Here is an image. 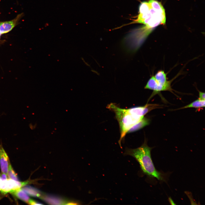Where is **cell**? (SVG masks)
I'll list each match as a JSON object with an SVG mask.
<instances>
[{"label": "cell", "instance_id": "21", "mask_svg": "<svg viewBox=\"0 0 205 205\" xmlns=\"http://www.w3.org/2000/svg\"><path fill=\"white\" fill-rule=\"evenodd\" d=\"M1 34H1V32H0V37H1Z\"/></svg>", "mask_w": 205, "mask_h": 205}, {"label": "cell", "instance_id": "7", "mask_svg": "<svg viewBox=\"0 0 205 205\" xmlns=\"http://www.w3.org/2000/svg\"><path fill=\"white\" fill-rule=\"evenodd\" d=\"M29 183L28 181L24 182H20L10 179L7 180V185L9 190V193H11L13 191L21 188L24 186Z\"/></svg>", "mask_w": 205, "mask_h": 205}, {"label": "cell", "instance_id": "13", "mask_svg": "<svg viewBox=\"0 0 205 205\" xmlns=\"http://www.w3.org/2000/svg\"><path fill=\"white\" fill-rule=\"evenodd\" d=\"M205 105V100H202L198 99L189 104L181 107L179 109H181L190 108H199L204 107Z\"/></svg>", "mask_w": 205, "mask_h": 205}, {"label": "cell", "instance_id": "20", "mask_svg": "<svg viewBox=\"0 0 205 205\" xmlns=\"http://www.w3.org/2000/svg\"><path fill=\"white\" fill-rule=\"evenodd\" d=\"M1 174H0V191L1 190Z\"/></svg>", "mask_w": 205, "mask_h": 205}, {"label": "cell", "instance_id": "19", "mask_svg": "<svg viewBox=\"0 0 205 205\" xmlns=\"http://www.w3.org/2000/svg\"><path fill=\"white\" fill-rule=\"evenodd\" d=\"M169 202L171 204L174 205L175 204L171 197H169L168 198Z\"/></svg>", "mask_w": 205, "mask_h": 205}, {"label": "cell", "instance_id": "5", "mask_svg": "<svg viewBox=\"0 0 205 205\" xmlns=\"http://www.w3.org/2000/svg\"><path fill=\"white\" fill-rule=\"evenodd\" d=\"M10 164L9 157L2 144L0 143V166L2 173L7 175Z\"/></svg>", "mask_w": 205, "mask_h": 205}, {"label": "cell", "instance_id": "17", "mask_svg": "<svg viewBox=\"0 0 205 205\" xmlns=\"http://www.w3.org/2000/svg\"><path fill=\"white\" fill-rule=\"evenodd\" d=\"M1 177L2 181L6 180L8 179L7 175L4 173H2L1 174Z\"/></svg>", "mask_w": 205, "mask_h": 205}, {"label": "cell", "instance_id": "10", "mask_svg": "<svg viewBox=\"0 0 205 205\" xmlns=\"http://www.w3.org/2000/svg\"><path fill=\"white\" fill-rule=\"evenodd\" d=\"M149 122L148 119L144 117L140 121L133 126L129 130L128 133L134 132L148 125L149 123Z\"/></svg>", "mask_w": 205, "mask_h": 205}, {"label": "cell", "instance_id": "2", "mask_svg": "<svg viewBox=\"0 0 205 205\" xmlns=\"http://www.w3.org/2000/svg\"><path fill=\"white\" fill-rule=\"evenodd\" d=\"M107 108L114 112L118 122L120 132V138L118 142L122 148L121 142L128 131L144 117H139L132 115L128 112L127 109L121 108L113 103L108 105Z\"/></svg>", "mask_w": 205, "mask_h": 205}, {"label": "cell", "instance_id": "11", "mask_svg": "<svg viewBox=\"0 0 205 205\" xmlns=\"http://www.w3.org/2000/svg\"><path fill=\"white\" fill-rule=\"evenodd\" d=\"M148 2L154 9L163 15H165L164 9L161 2L156 0H149Z\"/></svg>", "mask_w": 205, "mask_h": 205}, {"label": "cell", "instance_id": "4", "mask_svg": "<svg viewBox=\"0 0 205 205\" xmlns=\"http://www.w3.org/2000/svg\"><path fill=\"white\" fill-rule=\"evenodd\" d=\"M159 105L153 104H148L144 106L132 107L127 109L129 113L133 115L139 117H143L151 110L156 108Z\"/></svg>", "mask_w": 205, "mask_h": 205}, {"label": "cell", "instance_id": "6", "mask_svg": "<svg viewBox=\"0 0 205 205\" xmlns=\"http://www.w3.org/2000/svg\"><path fill=\"white\" fill-rule=\"evenodd\" d=\"M22 14L18 15L11 20L0 22V32L1 34L8 33L11 31L16 25Z\"/></svg>", "mask_w": 205, "mask_h": 205}, {"label": "cell", "instance_id": "16", "mask_svg": "<svg viewBox=\"0 0 205 205\" xmlns=\"http://www.w3.org/2000/svg\"><path fill=\"white\" fill-rule=\"evenodd\" d=\"M199 97L198 99H199L205 100V93L199 91Z\"/></svg>", "mask_w": 205, "mask_h": 205}, {"label": "cell", "instance_id": "14", "mask_svg": "<svg viewBox=\"0 0 205 205\" xmlns=\"http://www.w3.org/2000/svg\"><path fill=\"white\" fill-rule=\"evenodd\" d=\"M7 175L9 179L16 181H19L17 175L13 170L11 164L9 166Z\"/></svg>", "mask_w": 205, "mask_h": 205}, {"label": "cell", "instance_id": "12", "mask_svg": "<svg viewBox=\"0 0 205 205\" xmlns=\"http://www.w3.org/2000/svg\"><path fill=\"white\" fill-rule=\"evenodd\" d=\"M22 189L27 194L31 196L37 197L41 196V192L34 188L28 186L24 187Z\"/></svg>", "mask_w": 205, "mask_h": 205}, {"label": "cell", "instance_id": "3", "mask_svg": "<svg viewBox=\"0 0 205 205\" xmlns=\"http://www.w3.org/2000/svg\"><path fill=\"white\" fill-rule=\"evenodd\" d=\"M173 79L169 80L167 73L164 70L158 71L154 75H152L147 82L144 89L153 91L152 95H154L161 91H169L173 93L171 83Z\"/></svg>", "mask_w": 205, "mask_h": 205}, {"label": "cell", "instance_id": "1", "mask_svg": "<svg viewBox=\"0 0 205 205\" xmlns=\"http://www.w3.org/2000/svg\"><path fill=\"white\" fill-rule=\"evenodd\" d=\"M152 147L147 145L145 140L140 147L135 149L126 148L123 153L124 155H130L134 158L140 164L143 173L151 178L167 182L169 173L159 171L155 168L151 157V151Z\"/></svg>", "mask_w": 205, "mask_h": 205}, {"label": "cell", "instance_id": "8", "mask_svg": "<svg viewBox=\"0 0 205 205\" xmlns=\"http://www.w3.org/2000/svg\"><path fill=\"white\" fill-rule=\"evenodd\" d=\"M43 200L48 204L53 205L64 204L63 200L59 197L51 195H46L42 197Z\"/></svg>", "mask_w": 205, "mask_h": 205}, {"label": "cell", "instance_id": "15", "mask_svg": "<svg viewBox=\"0 0 205 205\" xmlns=\"http://www.w3.org/2000/svg\"><path fill=\"white\" fill-rule=\"evenodd\" d=\"M30 205H42L43 204H41V203L36 202V201H35L32 199H30L28 203Z\"/></svg>", "mask_w": 205, "mask_h": 205}, {"label": "cell", "instance_id": "18", "mask_svg": "<svg viewBox=\"0 0 205 205\" xmlns=\"http://www.w3.org/2000/svg\"><path fill=\"white\" fill-rule=\"evenodd\" d=\"M78 204L77 203L73 201L69 202L66 203L65 204L67 205H77Z\"/></svg>", "mask_w": 205, "mask_h": 205}, {"label": "cell", "instance_id": "9", "mask_svg": "<svg viewBox=\"0 0 205 205\" xmlns=\"http://www.w3.org/2000/svg\"><path fill=\"white\" fill-rule=\"evenodd\" d=\"M11 193L18 198L27 203L30 199L28 194L21 188L13 191Z\"/></svg>", "mask_w": 205, "mask_h": 205}]
</instances>
